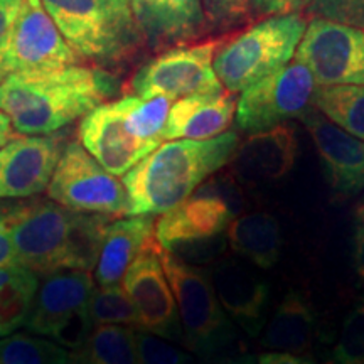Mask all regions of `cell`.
I'll list each match as a JSON object with an SVG mask.
<instances>
[{"label":"cell","instance_id":"obj_1","mask_svg":"<svg viewBox=\"0 0 364 364\" xmlns=\"http://www.w3.org/2000/svg\"><path fill=\"white\" fill-rule=\"evenodd\" d=\"M117 91L118 80L102 68L11 73L0 81V112L17 134L48 135L88 115Z\"/></svg>","mask_w":364,"mask_h":364},{"label":"cell","instance_id":"obj_2","mask_svg":"<svg viewBox=\"0 0 364 364\" xmlns=\"http://www.w3.org/2000/svg\"><path fill=\"white\" fill-rule=\"evenodd\" d=\"M110 216L68 209L53 199L9 203L17 265L38 275L58 270L93 272Z\"/></svg>","mask_w":364,"mask_h":364},{"label":"cell","instance_id":"obj_3","mask_svg":"<svg viewBox=\"0 0 364 364\" xmlns=\"http://www.w3.org/2000/svg\"><path fill=\"white\" fill-rule=\"evenodd\" d=\"M240 136L233 130L206 140H169L124 176L130 215H162L189 198L233 157Z\"/></svg>","mask_w":364,"mask_h":364},{"label":"cell","instance_id":"obj_4","mask_svg":"<svg viewBox=\"0 0 364 364\" xmlns=\"http://www.w3.org/2000/svg\"><path fill=\"white\" fill-rule=\"evenodd\" d=\"M245 198L233 174L208 177L189 198L156 223L159 247L182 262H216L225 252L231 221L243 211Z\"/></svg>","mask_w":364,"mask_h":364},{"label":"cell","instance_id":"obj_5","mask_svg":"<svg viewBox=\"0 0 364 364\" xmlns=\"http://www.w3.org/2000/svg\"><path fill=\"white\" fill-rule=\"evenodd\" d=\"M81 59L113 66L145 44L130 0H41Z\"/></svg>","mask_w":364,"mask_h":364},{"label":"cell","instance_id":"obj_6","mask_svg":"<svg viewBox=\"0 0 364 364\" xmlns=\"http://www.w3.org/2000/svg\"><path fill=\"white\" fill-rule=\"evenodd\" d=\"M159 258L176 297L182 344L203 363H215L235 348L238 334L213 287L211 275L199 265L159 247Z\"/></svg>","mask_w":364,"mask_h":364},{"label":"cell","instance_id":"obj_7","mask_svg":"<svg viewBox=\"0 0 364 364\" xmlns=\"http://www.w3.org/2000/svg\"><path fill=\"white\" fill-rule=\"evenodd\" d=\"M307 22L300 14L270 16L218 46L213 68L228 93H241L295 56Z\"/></svg>","mask_w":364,"mask_h":364},{"label":"cell","instance_id":"obj_8","mask_svg":"<svg viewBox=\"0 0 364 364\" xmlns=\"http://www.w3.org/2000/svg\"><path fill=\"white\" fill-rule=\"evenodd\" d=\"M95 289L91 272L58 270L39 275V285L26 329L44 336L66 349H75L95 329L90 297Z\"/></svg>","mask_w":364,"mask_h":364},{"label":"cell","instance_id":"obj_9","mask_svg":"<svg viewBox=\"0 0 364 364\" xmlns=\"http://www.w3.org/2000/svg\"><path fill=\"white\" fill-rule=\"evenodd\" d=\"M48 198L68 209L110 218L130 215L124 182L100 166L80 142H68L48 186Z\"/></svg>","mask_w":364,"mask_h":364},{"label":"cell","instance_id":"obj_10","mask_svg":"<svg viewBox=\"0 0 364 364\" xmlns=\"http://www.w3.org/2000/svg\"><path fill=\"white\" fill-rule=\"evenodd\" d=\"M317 83L302 63L294 61L241 91L236 102V125L247 134H260L302 118L312 110Z\"/></svg>","mask_w":364,"mask_h":364},{"label":"cell","instance_id":"obj_11","mask_svg":"<svg viewBox=\"0 0 364 364\" xmlns=\"http://www.w3.org/2000/svg\"><path fill=\"white\" fill-rule=\"evenodd\" d=\"M216 48V43H203L166 49L135 73L130 80L132 95L176 102L191 95L223 93L226 90L213 68Z\"/></svg>","mask_w":364,"mask_h":364},{"label":"cell","instance_id":"obj_12","mask_svg":"<svg viewBox=\"0 0 364 364\" xmlns=\"http://www.w3.org/2000/svg\"><path fill=\"white\" fill-rule=\"evenodd\" d=\"M294 58L317 86L364 85V29L314 17Z\"/></svg>","mask_w":364,"mask_h":364},{"label":"cell","instance_id":"obj_13","mask_svg":"<svg viewBox=\"0 0 364 364\" xmlns=\"http://www.w3.org/2000/svg\"><path fill=\"white\" fill-rule=\"evenodd\" d=\"M80 59L59 33L43 2L22 0L0 63V73L7 76L11 73L54 71L80 65Z\"/></svg>","mask_w":364,"mask_h":364},{"label":"cell","instance_id":"obj_14","mask_svg":"<svg viewBox=\"0 0 364 364\" xmlns=\"http://www.w3.org/2000/svg\"><path fill=\"white\" fill-rule=\"evenodd\" d=\"M124 289L136 312V331L150 332L172 343H182L179 309L159 258L157 240L127 268Z\"/></svg>","mask_w":364,"mask_h":364},{"label":"cell","instance_id":"obj_15","mask_svg":"<svg viewBox=\"0 0 364 364\" xmlns=\"http://www.w3.org/2000/svg\"><path fill=\"white\" fill-rule=\"evenodd\" d=\"M66 135H14L0 147V201L34 198L48 189Z\"/></svg>","mask_w":364,"mask_h":364},{"label":"cell","instance_id":"obj_16","mask_svg":"<svg viewBox=\"0 0 364 364\" xmlns=\"http://www.w3.org/2000/svg\"><path fill=\"white\" fill-rule=\"evenodd\" d=\"M78 142L113 176H125L159 145L132 134L125 118L124 98L102 103L81 118Z\"/></svg>","mask_w":364,"mask_h":364},{"label":"cell","instance_id":"obj_17","mask_svg":"<svg viewBox=\"0 0 364 364\" xmlns=\"http://www.w3.org/2000/svg\"><path fill=\"white\" fill-rule=\"evenodd\" d=\"M316 144L326 179L341 198H353L364 191V140L358 139L317 110L302 117Z\"/></svg>","mask_w":364,"mask_h":364},{"label":"cell","instance_id":"obj_18","mask_svg":"<svg viewBox=\"0 0 364 364\" xmlns=\"http://www.w3.org/2000/svg\"><path fill=\"white\" fill-rule=\"evenodd\" d=\"M208 272L228 317L252 338L260 336L270 302L267 282L233 258H218Z\"/></svg>","mask_w":364,"mask_h":364},{"label":"cell","instance_id":"obj_19","mask_svg":"<svg viewBox=\"0 0 364 364\" xmlns=\"http://www.w3.org/2000/svg\"><path fill=\"white\" fill-rule=\"evenodd\" d=\"M145 44L166 51L188 44L206 33L203 0H130Z\"/></svg>","mask_w":364,"mask_h":364},{"label":"cell","instance_id":"obj_20","mask_svg":"<svg viewBox=\"0 0 364 364\" xmlns=\"http://www.w3.org/2000/svg\"><path fill=\"white\" fill-rule=\"evenodd\" d=\"M297 156V139L292 127L253 134L238 144L233 154V177L240 184L258 186L280 181L292 171Z\"/></svg>","mask_w":364,"mask_h":364},{"label":"cell","instance_id":"obj_21","mask_svg":"<svg viewBox=\"0 0 364 364\" xmlns=\"http://www.w3.org/2000/svg\"><path fill=\"white\" fill-rule=\"evenodd\" d=\"M235 112V97L228 91L179 98L171 105L164 140L213 139L230 129Z\"/></svg>","mask_w":364,"mask_h":364},{"label":"cell","instance_id":"obj_22","mask_svg":"<svg viewBox=\"0 0 364 364\" xmlns=\"http://www.w3.org/2000/svg\"><path fill=\"white\" fill-rule=\"evenodd\" d=\"M154 240H156V221L152 215H134L108 223L97 267H95L97 284H118L124 279L130 263Z\"/></svg>","mask_w":364,"mask_h":364},{"label":"cell","instance_id":"obj_23","mask_svg":"<svg viewBox=\"0 0 364 364\" xmlns=\"http://www.w3.org/2000/svg\"><path fill=\"white\" fill-rule=\"evenodd\" d=\"M317 336V314L311 300L302 292L290 290L263 327L262 346L270 351L312 358Z\"/></svg>","mask_w":364,"mask_h":364},{"label":"cell","instance_id":"obj_24","mask_svg":"<svg viewBox=\"0 0 364 364\" xmlns=\"http://www.w3.org/2000/svg\"><path fill=\"white\" fill-rule=\"evenodd\" d=\"M231 250L260 268H272L284 248L279 220L270 213L255 211L236 216L226 230Z\"/></svg>","mask_w":364,"mask_h":364},{"label":"cell","instance_id":"obj_25","mask_svg":"<svg viewBox=\"0 0 364 364\" xmlns=\"http://www.w3.org/2000/svg\"><path fill=\"white\" fill-rule=\"evenodd\" d=\"M39 275L22 265L0 268V338L26 326Z\"/></svg>","mask_w":364,"mask_h":364},{"label":"cell","instance_id":"obj_26","mask_svg":"<svg viewBox=\"0 0 364 364\" xmlns=\"http://www.w3.org/2000/svg\"><path fill=\"white\" fill-rule=\"evenodd\" d=\"M66 364H135V329L95 327L83 344L71 349Z\"/></svg>","mask_w":364,"mask_h":364},{"label":"cell","instance_id":"obj_27","mask_svg":"<svg viewBox=\"0 0 364 364\" xmlns=\"http://www.w3.org/2000/svg\"><path fill=\"white\" fill-rule=\"evenodd\" d=\"M312 107L339 129L364 140V85L317 86Z\"/></svg>","mask_w":364,"mask_h":364},{"label":"cell","instance_id":"obj_28","mask_svg":"<svg viewBox=\"0 0 364 364\" xmlns=\"http://www.w3.org/2000/svg\"><path fill=\"white\" fill-rule=\"evenodd\" d=\"M68 354L63 346L31 332L0 338V364H66Z\"/></svg>","mask_w":364,"mask_h":364},{"label":"cell","instance_id":"obj_29","mask_svg":"<svg viewBox=\"0 0 364 364\" xmlns=\"http://www.w3.org/2000/svg\"><path fill=\"white\" fill-rule=\"evenodd\" d=\"M124 103L127 125L132 134L145 142L161 145L172 100L166 97L142 98L136 95H129V97H124Z\"/></svg>","mask_w":364,"mask_h":364},{"label":"cell","instance_id":"obj_30","mask_svg":"<svg viewBox=\"0 0 364 364\" xmlns=\"http://www.w3.org/2000/svg\"><path fill=\"white\" fill-rule=\"evenodd\" d=\"M90 318L93 327L125 326L139 329L136 312L124 287L100 285L95 287L90 297Z\"/></svg>","mask_w":364,"mask_h":364},{"label":"cell","instance_id":"obj_31","mask_svg":"<svg viewBox=\"0 0 364 364\" xmlns=\"http://www.w3.org/2000/svg\"><path fill=\"white\" fill-rule=\"evenodd\" d=\"M329 364H364V297L344 317Z\"/></svg>","mask_w":364,"mask_h":364},{"label":"cell","instance_id":"obj_32","mask_svg":"<svg viewBox=\"0 0 364 364\" xmlns=\"http://www.w3.org/2000/svg\"><path fill=\"white\" fill-rule=\"evenodd\" d=\"M135 364H194V356L171 341L135 331Z\"/></svg>","mask_w":364,"mask_h":364},{"label":"cell","instance_id":"obj_33","mask_svg":"<svg viewBox=\"0 0 364 364\" xmlns=\"http://www.w3.org/2000/svg\"><path fill=\"white\" fill-rule=\"evenodd\" d=\"M307 7L314 17L364 29V0H309Z\"/></svg>","mask_w":364,"mask_h":364},{"label":"cell","instance_id":"obj_34","mask_svg":"<svg viewBox=\"0 0 364 364\" xmlns=\"http://www.w3.org/2000/svg\"><path fill=\"white\" fill-rule=\"evenodd\" d=\"M208 24L216 29H226L247 19L250 0H203Z\"/></svg>","mask_w":364,"mask_h":364},{"label":"cell","instance_id":"obj_35","mask_svg":"<svg viewBox=\"0 0 364 364\" xmlns=\"http://www.w3.org/2000/svg\"><path fill=\"white\" fill-rule=\"evenodd\" d=\"M307 6L309 0H250V11L265 17L299 14Z\"/></svg>","mask_w":364,"mask_h":364},{"label":"cell","instance_id":"obj_36","mask_svg":"<svg viewBox=\"0 0 364 364\" xmlns=\"http://www.w3.org/2000/svg\"><path fill=\"white\" fill-rule=\"evenodd\" d=\"M12 230L9 223V203L0 201V268L16 265Z\"/></svg>","mask_w":364,"mask_h":364},{"label":"cell","instance_id":"obj_37","mask_svg":"<svg viewBox=\"0 0 364 364\" xmlns=\"http://www.w3.org/2000/svg\"><path fill=\"white\" fill-rule=\"evenodd\" d=\"M21 4L22 0H0V63H2V56L6 53L9 36L12 33L14 22L17 19Z\"/></svg>","mask_w":364,"mask_h":364},{"label":"cell","instance_id":"obj_38","mask_svg":"<svg viewBox=\"0 0 364 364\" xmlns=\"http://www.w3.org/2000/svg\"><path fill=\"white\" fill-rule=\"evenodd\" d=\"M258 364H317L314 358L299 356V354L268 351L258 358Z\"/></svg>","mask_w":364,"mask_h":364},{"label":"cell","instance_id":"obj_39","mask_svg":"<svg viewBox=\"0 0 364 364\" xmlns=\"http://www.w3.org/2000/svg\"><path fill=\"white\" fill-rule=\"evenodd\" d=\"M354 268L358 277L364 282V225H356V235H354Z\"/></svg>","mask_w":364,"mask_h":364},{"label":"cell","instance_id":"obj_40","mask_svg":"<svg viewBox=\"0 0 364 364\" xmlns=\"http://www.w3.org/2000/svg\"><path fill=\"white\" fill-rule=\"evenodd\" d=\"M12 136H14V127L11 124V118H9L6 113L0 112V147H4Z\"/></svg>","mask_w":364,"mask_h":364},{"label":"cell","instance_id":"obj_41","mask_svg":"<svg viewBox=\"0 0 364 364\" xmlns=\"http://www.w3.org/2000/svg\"><path fill=\"white\" fill-rule=\"evenodd\" d=\"M354 220H356V225H364V194L354 208Z\"/></svg>","mask_w":364,"mask_h":364},{"label":"cell","instance_id":"obj_42","mask_svg":"<svg viewBox=\"0 0 364 364\" xmlns=\"http://www.w3.org/2000/svg\"><path fill=\"white\" fill-rule=\"evenodd\" d=\"M220 364H257L253 356H241L238 359H230V361L220 363Z\"/></svg>","mask_w":364,"mask_h":364},{"label":"cell","instance_id":"obj_43","mask_svg":"<svg viewBox=\"0 0 364 364\" xmlns=\"http://www.w3.org/2000/svg\"><path fill=\"white\" fill-rule=\"evenodd\" d=\"M2 78H4V76H2V75H0V81H2Z\"/></svg>","mask_w":364,"mask_h":364}]
</instances>
